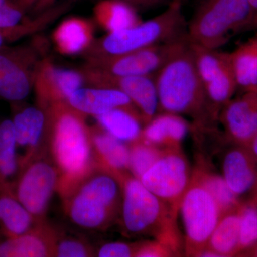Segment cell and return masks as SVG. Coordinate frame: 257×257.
Returning <instances> with one entry per match:
<instances>
[{
  "mask_svg": "<svg viewBox=\"0 0 257 257\" xmlns=\"http://www.w3.org/2000/svg\"><path fill=\"white\" fill-rule=\"evenodd\" d=\"M45 110L47 119L45 147L58 172L57 193L63 199L98 168L90 126L86 122V115L67 101L53 104Z\"/></svg>",
  "mask_w": 257,
  "mask_h": 257,
  "instance_id": "cell-1",
  "label": "cell"
},
{
  "mask_svg": "<svg viewBox=\"0 0 257 257\" xmlns=\"http://www.w3.org/2000/svg\"><path fill=\"white\" fill-rule=\"evenodd\" d=\"M159 112L187 116L198 128L215 122L209 111L188 37L155 75Z\"/></svg>",
  "mask_w": 257,
  "mask_h": 257,
  "instance_id": "cell-2",
  "label": "cell"
},
{
  "mask_svg": "<svg viewBox=\"0 0 257 257\" xmlns=\"http://www.w3.org/2000/svg\"><path fill=\"white\" fill-rule=\"evenodd\" d=\"M112 175L119 180L122 191L119 220L124 232L153 236L181 252L177 216L170 208L128 171Z\"/></svg>",
  "mask_w": 257,
  "mask_h": 257,
  "instance_id": "cell-3",
  "label": "cell"
},
{
  "mask_svg": "<svg viewBox=\"0 0 257 257\" xmlns=\"http://www.w3.org/2000/svg\"><path fill=\"white\" fill-rule=\"evenodd\" d=\"M122 191L119 180L98 167L62 199L64 214L79 227L104 231L119 220Z\"/></svg>",
  "mask_w": 257,
  "mask_h": 257,
  "instance_id": "cell-4",
  "label": "cell"
},
{
  "mask_svg": "<svg viewBox=\"0 0 257 257\" xmlns=\"http://www.w3.org/2000/svg\"><path fill=\"white\" fill-rule=\"evenodd\" d=\"M183 5L171 1L165 11L155 18L94 40L87 57L130 53L187 36Z\"/></svg>",
  "mask_w": 257,
  "mask_h": 257,
  "instance_id": "cell-5",
  "label": "cell"
},
{
  "mask_svg": "<svg viewBox=\"0 0 257 257\" xmlns=\"http://www.w3.org/2000/svg\"><path fill=\"white\" fill-rule=\"evenodd\" d=\"M253 15L249 0H203L187 23V37L194 45L217 50L246 30Z\"/></svg>",
  "mask_w": 257,
  "mask_h": 257,
  "instance_id": "cell-6",
  "label": "cell"
},
{
  "mask_svg": "<svg viewBox=\"0 0 257 257\" xmlns=\"http://www.w3.org/2000/svg\"><path fill=\"white\" fill-rule=\"evenodd\" d=\"M179 212L184 225V253L187 256H199L221 216L214 198L193 172Z\"/></svg>",
  "mask_w": 257,
  "mask_h": 257,
  "instance_id": "cell-7",
  "label": "cell"
},
{
  "mask_svg": "<svg viewBox=\"0 0 257 257\" xmlns=\"http://www.w3.org/2000/svg\"><path fill=\"white\" fill-rule=\"evenodd\" d=\"M58 182V172L45 150L21 167L12 191L32 215L44 220Z\"/></svg>",
  "mask_w": 257,
  "mask_h": 257,
  "instance_id": "cell-8",
  "label": "cell"
},
{
  "mask_svg": "<svg viewBox=\"0 0 257 257\" xmlns=\"http://www.w3.org/2000/svg\"><path fill=\"white\" fill-rule=\"evenodd\" d=\"M192 177L188 160L179 147L162 149L158 160L140 180L177 216Z\"/></svg>",
  "mask_w": 257,
  "mask_h": 257,
  "instance_id": "cell-9",
  "label": "cell"
},
{
  "mask_svg": "<svg viewBox=\"0 0 257 257\" xmlns=\"http://www.w3.org/2000/svg\"><path fill=\"white\" fill-rule=\"evenodd\" d=\"M191 45L209 111L214 121H219L221 109L239 89L231 67L229 52H221L219 49L205 48L192 42Z\"/></svg>",
  "mask_w": 257,
  "mask_h": 257,
  "instance_id": "cell-10",
  "label": "cell"
},
{
  "mask_svg": "<svg viewBox=\"0 0 257 257\" xmlns=\"http://www.w3.org/2000/svg\"><path fill=\"white\" fill-rule=\"evenodd\" d=\"M186 38L187 36L123 55L87 57L84 68L114 77L154 76Z\"/></svg>",
  "mask_w": 257,
  "mask_h": 257,
  "instance_id": "cell-11",
  "label": "cell"
},
{
  "mask_svg": "<svg viewBox=\"0 0 257 257\" xmlns=\"http://www.w3.org/2000/svg\"><path fill=\"white\" fill-rule=\"evenodd\" d=\"M38 41L29 45L4 47L0 50V98L11 102L26 99L33 89L41 62Z\"/></svg>",
  "mask_w": 257,
  "mask_h": 257,
  "instance_id": "cell-12",
  "label": "cell"
},
{
  "mask_svg": "<svg viewBox=\"0 0 257 257\" xmlns=\"http://www.w3.org/2000/svg\"><path fill=\"white\" fill-rule=\"evenodd\" d=\"M81 72L85 82L92 87L119 89L130 98L147 124L159 112L155 75L114 77L84 68Z\"/></svg>",
  "mask_w": 257,
  "mask_h": 257,
  "instance_id": "cell-13",
  "label": "cell"
},
{
  "mask_svg": "<svg viewBox=\"0 0 257 257\" xmlns=\"http://www.w3.org/2000/svg\"><path fill=\"white\" fill-rule=\"evenodd\" d=\"M85 82L82 72L60 68L43 58L39 64L33 89L37 105L43 109L58 103L65 102Z\"/></svg>",
  "mask_w": 257,
  "mask_h": 257,
  "instance_id": "cell-14",
  "label": "cell"
},
{
  "mask_svg": "<svg viewBox=\"0 0 257 257\" xmlns=\"http://www.w3.org/2000/svg\"><path fill=\"white\" fill-rule=\"evenodd\" d=\"M219 121L231 143L247 146L257 133V88L232 98L221 109Z\"/></svg>",
  "mask_w": 257,
  "mask_h": 257,
  "instance_id": "cell-15",
  "label": "cell"
},
{
  "mask_svg": "<svg viewBox=\"0 0 257 257\" xmlns=\"http://www.w3.org/2000/svg\"><path fill=\"white\" fill-rule=\"evenodd\" d=\"M12 121L18 151L23 150L24 152L20 157L21 169L29 161L46 150V111L37 105L27 106L17 111Z\"/></svg>",
  "mask_w": 257,
  "mask_h": 257,
  "instance_id": "cell-16",
  "label": "cell"
},
{
  "mask_svg": "<svg viewBox=\"0 0 257 257\" xmlns=\"http://www.w3.org/2000/svg\"><path fill=\"white\" fill-rule=\"evenodd\" d=\"M61 231L47 219L25 234L0 241V257H54Z\"/></svg>",
  "mask_w": 257,
  "mask_h": 257,
  "instance_id": "cell-17",
  "label": "cell"
},
{
  "mask_svg": "<svg viewBox=\"0 0 257 257\" xmlns=\"http://www.w3.org/2000/svg\"><path fill=\"white\" fill-rule=\"evenodd\" d=\"M229 149L221 162L222 177L235 194L241 197L252 190L257 181V158L243 145Z\"/></svg>",
  "mask_w": 257,
  "mask_h": 257,
  "instance_id": "cell-18",
  "label": "cell"
},
{
  "mask_svg": "<svg viewBox=\"0 0 257 257\" xmlns=\"http://www.w3.org/2000/svg\"><path fill=\"white\" fill-rule=\"evenodd\" d=\"M67 102L86 116H97L117 108L137 109L124 92L109 87L79 88L71 94Z\"/></svg>",
  "mask_w": 257,
  "mask_h": 257,
  "instance_id": "cell-19",
  "label": "cell"
},
{
  "mask_svg": "<svg viewBox=\"0 0 257 257\" xmlns=\"http://www.w3.org/2000/svg\"><path fill=\"white\" fill-rule=\"evenodd\" d=\"M52 41L61 55L85 53L94 42V28L87 19L72 17L63 20L52 32Z\"/></svg>",
  "mask_w": 257,
  "mask_h": 257,
  "instance_id": "cell-20",
  "label": "cell"
},
{
  "mask_svg": "<svg viewBox=\"0 0 257 257\" xmlns=\"http://www.w3.org/2000/svg\"><path fill=\"white\" fill-rule=\"evenodd\" d=\"M189 125L183 116L160 112L143 128V139L160 149L179 148L187 136Z\"/></svg>",
  "mask_w": 257,
  "mask_h": 257,
  "instance_id": "cell-21",
  "label": "cell"
},
{
  "mask_svg": "<svg viewBox=\"0 0 257 257\" xmlns=\"http://www.w3.org/2000/svg\"><path fill=\"white\" fill-rule=\"evenodd\" d=\"M90 133L98 167L110 173L128 172V144L111 136L98 124L90 126Z\"/></svg>",
  "mask_w": 257,
  "mask_h": 257,
  "instance_id": "cell-22",
  "label": "cell"
},
{
  "mask_svg": "<svg viewBox=\"0 0 257 257\" xmlns=\"http://www.w3.org/2000/svg\"><path fill=\"white\" fill-rule=\"evenodd\" d=\"M39 221L19 202L12 187L0 186V233L5 239L25 234Z\"/></svg>",
  "mask_w": 257,
  "mask_h": 257,
  "instance_id": "cell-23",
  "label": "cell"
},
{
  "mask_svg": "<svg viewBox=\"0 0 257 257\" xmlns=\"http://www.w3.org/2000/svg\"><path fill=\"white\" fill-rule=\"evenodd\" d=\"M94 117L104 131L128 145L138 141L143 136L145 124L135 108H117Z\"/></svg>",
  "mask_w": 257,
  "mask_h": 257,
  "instance_id": "cell-24",
  "label": "cell"
},
{
  "mask_svg": "<svg viewBox=\"0 0 257 257\" xmlns=\"http://www.w3.org/2000/svg\"><path fill=\"white\" fill-rule=\"evenodd\" d=\"M94 17L97 25L107 33L131 28L142 22L136 8L121 0H101L94 7Z\"/></svg>",
  "mask_w": 257,
  "mask_h": 257,
  "instance_id": "cell-25",
  "label": "cell"
},
{
  "mask_svg": "<svg viewBox=\"0 0 257 257\" xmlns=\"http://www.w3.org/2000/svg\"><path fill=\"white\" fill-rule=\"evenodd\" d=\"M238 88L243 91L257 88V33L229 52Z\"/></svg>",
  "mask_w": 257,
  "mask_h": 257,
  "instance_id": "cell-26",
  "label": "cell"
},
{
  "mask_svg": "<svg viewBox=\"0 0 257 257\" xmlns=\"http://www.w3.org/2000/svg\"><path fill=\"white\" fill-rule=\"evenodd\" d=\"M239 207L221 216L208 241L207 247L220 257L236 256L239 252Z\"/></svg>",
  "mask_w": 257,
  "mask_h": 257,
  "instance_id": "cell-27",
  "label": "cell"
},
{
  "mask_svg": "<svg viewBox=\"0 0 257 257\" xmlns=\"http://www.w3.org/2000/svg\"><path fill=\"white\" fill-rule=\"evenodd\" d=\"M20 170V156L12 119L0 122V186L14 183Z\"/></svg>",
  "mask_w": 257,
  "mask_h": 257,
  "instance_id": "cell-28",
  "label": "cell"
},
{
  "mask_svg": "<svg viewBox=\"0 0 257 257\" xmlns=\"http://www.w3.org/2000/svg\"><path fill=\"white\" fill-rule=\"evenodd\" d=\"M193 174L214 198L219 208L221 216L240 207L242 201L229 188L222 175H217L204 166L200 165L193 172Z\"/></svg>",
  "mask_w": 257,
  "mask_h": 257,
  "instance_id": "cell-29",
  "label": "cell"
},
{
  "mask_svg": "<svg viewBox=\"0 0 257 257\" xmlns=\"http://www.w3.org/2000/svg\"><path fill=\"white\" fill-rule=\"evenodd\" d=\"M128 172L138 179L158 160L162 152V149L147 143L143 138L128 144Z\"/></svg>",
  "mask_w": 257,
  "mask_h": 257,
  "instance_id": "cell-30",
  "label": "cell"
},
{
  "mask_svg": "<svg viewBox=\"0 0 257 257\" xmlns=\"http://www.w3.org/2000/svg\"><path fill=\"white\" fill-rule=\"evenodd\" d=\"M240 237L239 252L257 242V205L246 200L239 207Z\"/></svg>",
  "mask_w": 257,
  "mask_h": 257,
  "instance_id": "cell-31",
  "label": "cell"
},
{
  "mask_svg": "<svg viewBox=\"0 0 257 257\" xmlns=\"http://www.w3.org/2000/svg\"><path fill=\"white\" fill-rule=\"evenodd\" d=\"M96 256V249L85 239L66 236L61 231L56 242L54 257Z\"/></svg>",
  "mask_w": 257,
  "mask_h": 257,
  "instance_id": "cell-32",
  "label": "cell"
},
{
  "mask_svg": "<svg viewBox=\"0 0 257 257\" xmlns=\"http://www.w3.org/2000/svg\"><path fill=\"white\" fill-rule=\"evenodd\" d=\"M26 10L18 0H0V29L10 30L26 22Z\"/></svg>",
  "mask_w": 257,
  "mask_h": 257,
  "instance_id": "cell-33",
  "label": "cell"
},
{
  "mask_svg": "<svg viewBox=\"0 0 257 257\" xmlns=\"http://www.w3.org/2000/svg\"><path fill=\"white\" fill-rule=\"evenodd\" d=\"M178 251L160 240L140 241L135 257H168L179 256Z\"/></svg>",
  "mask_w": 257,
  "mask_h": 257,
  "instance_id": "cell-34",
  "label": "cell"
},
{
  "mask_svg": "<svg viewBox=\"0 0 257 257\" xmlns=\"http://www.w3.org/2000/svg\"><path fill=\"white\" fill-rule=\"evenodd\" d=\"M138 242L127 243L113 241L101 245L96 248V256L99 257H135L139 246Z\"/></svg>",
  "mask_w": 257,
  "mask_h": 257,
  "instance_id": "cell-35",
  "label": "cell"
},
{
  "mask_svg": "<svg viewBox=\"0 0 257 257\" xmlns=\"http://www.w3.org/2000/svg\"><path fill=\"white\" fill-rule=\"evenodd\" d=\"M27 11L31 10L35 14L40 15L50 9L56 0H18Z\"/></svg>",
  "mask_w": 257,
  "mask_h": 257,
  "instance_id": "cell-36",
  "label": "cell"
},
{
  "mask_svg": "<svg viewBox=\"0 0 257 257\" xmlns=\"http://www.w3.org/2000/svg\"><path fill=\"white\" fill-rule=\"evenodd\" d=\"M136 8H155L164 4L167 0H121Z\"/></svg>",
  "mask_w": 257,
  "mask_h": 257,
  "instance_id": "cell-37",
  "label": "cell"
},
{
  "mask_svg": "<svg viewBox=\"0 0 257 257\" xmlns=\"http://www.w3.org/2000/svg\"><path fill=\"white\" fill-rule=\"evenodd\" d=\"M238 256L257 257V242L241 251Z\"/></svg>",
  "mask_w": 257,
  "mask_h": 257,
  "instance_id": "cell-38",
  "label": "cell"
},
{
  "mask_svg": "<svg viewBox=\"0 0 257 257\" xmlns=\"http://www.w3.org/2000/svg\"><path fill=\"white\" fill-rule=\"evenodd\" d=\"M246 147L249 149L250 151L252 152L254 156L257 158V133Z\"/></svg>",
  "mask_w": 257,
  "mask_h": 257,
  "instance_id": "cell-39",
  "label": "cell"
},
{
  "mask_svg": "<svg viewBox=\"0 0 257 257\" xmlns=\"http://www.w3.org/2000/svg\"><path fill=\"white\" fill-rule=\"evenodd\" d=\"M247 200L257 205V181L252 190L249 193V198Z\"/></svg>",
  "mask_w": 257,
  "mask_h": 257,
  "instance_id": "cell-40",
  "label": "cell"
},
{
  "mask_svg": "<svg viewBox=\"0 0 257 257\" xmlns=\"http://www.w3.org/2000/svg\"><path fill=\"white\" fill-rule=\"evenodd\" d=\"M257 30V11L253 14L251 22L246 28V30Z\"/></svg>",
  "mask_w": 257,
  "mask_h": 257,
  "instance_id": "cell-41",
  "label": "cell"
},
{
  "mask_svg": "<svg viewBox=\"0 0 257 257\" xmlns=\"http://www.w3.org/2000/svg\"><path fill=\"white\" fill-rule=\"evenodd\" d=\"M8 37L4 30L0 29V50L5 47V44L8 42Z\"/></svg>",
  "mask_w": 257,
  "mask_h": 257,
  "instance_id": "cell-42",
  "label": "cell"
},
{
  "mask_svg": "<svg viewBox=\"0 0 257 257\" xmlns=\"http://www.w3.org/2000/svg\"><path fill=\"white\" fill-rule=\"evenodd\" d=\"M249 2L251 8H252L253 14H254L257 11V0H249Z\"/></svg>",
  "mask_w": 257,
  "mask_h": 257,
  "instance_id": "cell-43",
  "label": "cell"
},
{
  "mask_svg": "<svg viewBox=\"0 0 257 257\" xmlns=\"http://www.w3.org/2000/svg\"><path fill=\"white\" fill-rule=\"evenodd\" d=\"M172 2H175V3H179V4L184 5V3L187 1V0H171Z\"/></svg>",
  "mask_w": 257,
  "mask_h": 257,
  "instance_id": "cell-44",
  "label": "cell"
}]
</instances>
